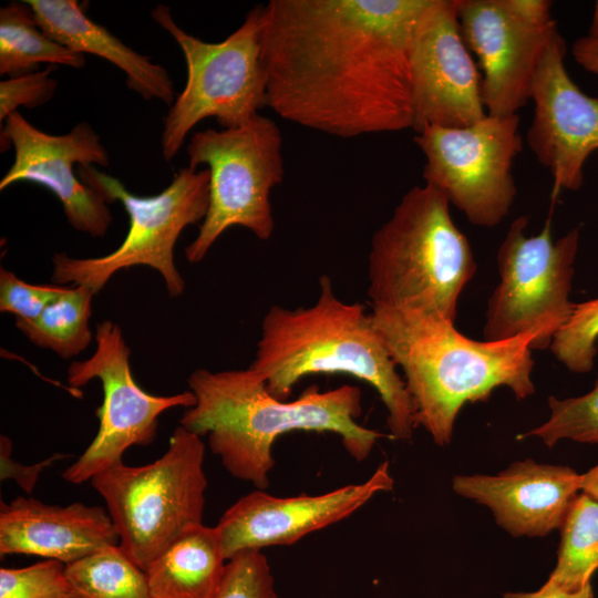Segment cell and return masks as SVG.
<instances>
[{
	"instance_id": "1",
	"label": "cell",
	"mask_w": 598,
	"mask_h": 598,
	"mask_svg": "<svg viewBox=\"0 0 598 598\" xmlns=\"http://www.w3.org/2000/svg\"><path fill=\"white\" fill-rule=\"evenodd\" d=\"M430 0H270L267 106L341 138L412 128L411 48Z\"/></svg>"
},
{
	"instance_id": "2",
	"label": "cell",
	"mask_w": 598,
	"mask_h": 598,
	"mask_svg": "<svg viewBox=\"0 0 598 598\" xmlns=\"http://www.w3.org/2000/svg\"><path fill=\"white\" fill-rule=\"evenodd\" d=\"M187 384L196 403L185 410L179 425L200 437L206 435L225 470L257 489L268 486L275 466L272 447L286 433H336L358 462L370 455L382 436L357 422L362 412L358 386L343 384L322 392L310 385L298 399L282 401L249 368L196 369Z\"/></svg>"
},
{
	"instance_id": "3",
	"label": "cell",
	"mask_w": 598,
	"mask_h": 598,
	"mask_svg": "<svg viewBox=\"0 0 598 598\" xmlns=\"http://www.w3.org/2000/svg\"><path fill=\"white\" fill-rule=\"evenodd\" d=\"M319 289L309 307L268 309L249 369L282 401L310 374L343 373L362 380L385 406L390 436L410 441L415 406L371 313L359 302L342 301L327 275L319 278Z\"/></svg>"
},
{
	"instance_id": "4",
	"label": "cell",
	"mask_w": 598,
	"mask_h": 598,
	"mask_svg": "<svg viewBox=\"0 0 598 598\" xmlns=\"http://www.w3.org/2000/svg\"><path fill=\"white\" fill-rule=\"evenodd\" d=\"M371 318L403 373L415 406L416 426L436 445L451 443L455 419L466 404L508 388L517 400L534 394L532 336L477 341L440 315L372 307Z\"/></svg>"
},
{
	"instance_id": "5",
	"label": "cell",
	"mask_w": 598,
	"mask_h": 598,
	"mask_svg": "<svg viewBox=\"0 0 598 598\" xmlns=\"http://www.w3.org/2000/svg\"><path fill=\"white\" fill-rule=\"evenodd\" d=\"M446 196L425 184L409 189L373 234L368 256L372 307L420 310L454 321L477 265Z\"/></svg>"
},
{
	"instance_id": "6",
	"label": "cell",
	"mask_w": 598,
	"mask_h": 598,
	"mask_svg": "<svg viewBox=\"0 0 598 598\" xmlns=\"http://www.w3.org/2000/svg\"><path fill=\"white\" fill-rule=\"evenodd\" d=\"M202 437L178 425L152 463L120 462L92 477L120 546L143 570L188 528L203 523L207 478Z\"/></svg>"
},
{
	"instance_id": "7",
	"label": "cell",
	"mask_w": 598,
	"mask_h": 598,
	"mask_svg": "<svg viewBox=\"0 0 598 598\" xmlns=\"http://www.w3.org/2000/svg\"><path fill=\"white\" fill-rule=\"evenodd\" d=\"M76 174L109 204L117 200L123 205L128 216V231L120 246L104 256L73 258L55 254L53 282L86 286L97 293L117 271L147 266L159 272L171 297L183 295L185 280L176 268L174 248L182 231L202 223L206 216L208 169L182 168L166 188L153 196L131 193L117 178L93 165H79Z\"/></svg>"
},
{
	"instance_id": "8",
	"label": "cell",
	"mask_w": 598,
	"mask_h": 598,
	"mask_svg": "<svg viewBox=\"0 0 598 598\" xmlns=\"http://www.w3.org/2000/svg\"><path fill=\"white\" fill-rule=\"evenodd\" d=\"M152 18L167 31L184 54L187 79L163 118V157L169 162L187 134L207 117L223 128L241 126L267 106V74L261 59L262 6L220 42H205L174 21L169 7L156 6Z\"/></svg>"
},
{
	"instance_id": "9",
	"label": "cell",
	"mask_w": 598,
	"mask_h": 598,
	"mask_svg": "<svg viewBox=\"0 0 598 598\" xmlns=\"http://www.w3.org/2000/svg\"><path fill=\"white\" fill-rule=\"evenodd\" d=\"M188 168L207 165L209 204L195 239L185 248L200 262L224 231L234 226L261 240L275 229L271 189L283 179L282 135L271 118L257 114L234 128L195 132L187 146Z\"/></svg>"
},
{
	"instance_id": "10",
	"label": "cell",
	"mask_w": 598,
	"mask_h": 598,
	"mask_svg": "<svg viewBox=\"0 0 598 598\" xmlns=\"http://www.w3.org/2000/svg\"><path fill=\"white\" fill-rule=\"evenodd\" d=\"M528 218L514 219L497 251L499 282L485 313V341L534 338L530 349L545 350L570 317L574 265L580 234L573 228L553 240L550 220L540 233L526 235Z\"/></svg>"
},
{
	"instance_id": "11",
	"label": "cell",
	"mask_w": 598,
	"mask_h": 598,
	"mask_svg": "<svg viewBox=\"0 0 598 598\" xmlns=\"http://www.w3.org/2000/svg\"><path fill=\"white\" fill-rule=\"evenodd\" d=\"M518 114L486 115L457 128L432 126L414 142L425 157L423 179L478 227H495L516 197L512 173L523 148Z\"/></svg>"
},
{
	"instance_id": "12",
	"label": "cell",
	"mask_w": 598,
	"mask_h": 598,
	"mask_svg": "<svg viewBox=\"0 0 598 598\" xmlns=\"http://www.w3.org/2000/svg\"><path fill=\"white\" fill-rule=\"evenodd\" d=\"M94 339L93 354L83 361H73L66 372L73 388L99 379L103 390V402L96 413L100 420L97 433L62 473L63 480L76 485L123 462L128 447L151 444L163 412L177 406L188 409L196 403L190 390L174 395H154L143 390L133 377L131 350L122 329L113 321L99 322Z\"/></svg>"
},
{
	"instance_id": "13",
	"label": "cell",
	"mask_w": 598,
	"mask_h": 598,
	"mask_svg": "<svg viewBox=\"0 0 598 598\" xmlns=\"http://www.w3.org/2000/svg\"><path fill=\"white\" fill-rule=\"evenodd\" d=\"M548 0H457L463 39L483 70L482 97L493 116L532 100L543 56L558 32Z\"/></svg>"
},
{
	"instance_id": "14",
	"label": "cell",
	"mask_w": 598,
	"mask_h": 598,
	"mask_svg": "<svg viewBox=\"0 0 598 598\" xmlns=\"http://www.w3.org/2000/svg\"><path fill=\"white\" fill-rule=\"evenodd\" d=\"M412 128H457L487 113L482 75L466 45L457 0H430L415 28L411 48Z\"/></svg>"
},
{
	"instance_id": "15",
	"label": "cell",
	"mask_w": 598,
	"mask_h": 598,
	"mask_svg": "<svg viewBox=\"0 0 598 598\" xmlns=\"http://www.w3.org/2000/svg\"><path fill=\"white\" fill-rule=\"evenodd\" d=\"M1 150L12 145V165L0 181V190L29 182L52 192L70 225L92 237H102L112 224L109 203L78 176L75 165L107 166L109 154L93 127L82 121L68 134L52 135L29 123L18 111L1 126Z\"/></svg>"
},
{
	"instance_id": "16",
	"label": "cell",
	"mask_w": 598,
	"mask_h": 598,
	"mask_svg": "<svg viewBox=\"0 0 598 598\" xmlns=\"http://www.w3.org/2000/svg\"><path fill=\"white\" fill-rule=\"evenodd\" d=\"M566 51L558 31L534 80V117L526 133L529 150L553 176L554 197L561 189L581 188L587 158L598 150V97L582 92L570 79Z\"/></svg>"
},
{
	"instance_id": "17",
	"label": "cell",
	"mask_w": 598,
	"mask_h": 598,
	"mask_svg": "<svg viewBox=\"0 0 598 598\" xmlns=\"http://www.w3.org/2000/svg\"><path fill=\"white\" fill-rule=\"evenodd\" d=\"M389 463L364 482L320 495L277 497L250 492L229 506L215 526L226 560L244 550L291 545L303 536L350 516L374 495L393 488Z\"/></svg>"
},
{
	"instance_id": "18",
	"label": "cell",
	"mask_w": 598,
	"mask_h": 598,
	"mask_svg": "<svg viewBox=\"0 0 598 598\" xmlns=\"http://www.w3.org/2000/svg\"><path fill=\"white\" fill-rule=\"evenodd\" d=\"M460 496L488 507L496 523L512 536H546L559 528L576 496L581 474L563 465L517 461L496 475H457Z\"/></svg>"
},
{
	"instance_id": "19",
	"label": "cell",
	"mask_w": 598,
	"mask_h": 598,
	"mask_svg": "<svg viewBox=\"0 0 598 598\" xmlns=\"http://www.w3.org/2000/svg\"><path fill=\"white\" fill-rule=\"evenodd\" d=\"M110 545H120V538L101 506L51 505L31 496L1 503V556L34 555L68 565Z\"/></svg>"
},
{
	"instance_id": "20",
	"label": "cell",
	"mask_w": 598,
	"mask_h": 598,
	"mask_svg": "<svg viewBox=\"0 0 598 598\" xmlns=\"http://www.w3.org/2000/svg\"><path fill=\"white\" fill-rule=\"evenodd\" d=\"M39 27L54 41L81 54H94L121 69L128 89L144 100L171 106L173 81L161 64L135 52L106 28L91 20L76 0H25Z\"/></svg>"
},
{
	"instance_id": "21",
	"label": "cell",
	"mask_w": 598,
	"mask_h": 598,
	"mask_svg": "<svg viewBox=\"0 0 598 598\" xmlns=\"http://www.w3.org/2000/svg\"><path fill=\"white\" fill-rule=\"evenodd\" d=\"M226 563L217 528L195 525L145 569L151 598H215Z\"/></svg>"
},
{
	"instance_id": "22",
	"label": "cell",
	"mask_w": 598,
	"mask_h": 598,
	"mask_svg": "<svg viewBox=\"0 0 598 598\" xmlns=\"http://www.w3.org/2000/svg\"><path fill=\"white\" fill-rule=\"evenodd\" d=\"M42 63L81 69L83 54L51 39L38 24L25 1L0 8V75L8 79L38 71Z\"/></svg>"
},
{
	"instance_id": "23",
	"label": "cell",
	"mask_w": 598,
	"mask_h": 598,
	"mask_svg": "<svg viewBox=\"0 0 598 598\" xmlns=\"http://www.w3.org/2000/svg\"><path fill=\"white\" fill-rule=\"evenodd\" d=\"M96 293L86 286L73 285L32 320L14 318L17 328L37 347L71 359L92 341V301Z\"/></svg>"
},
{
	"instance_id": "24",
	"label": "cell",
	"mask_w": 598,
	"mask_h": 598,
	"mask_svg": "<svg viewBox=\"0 0 598 598\" xmlns=\"http://www.w3.org/2000/svg\"><path fill=\"white\" fill-rule=\"evenodd\" d=\"M559 529L557 561L545 584L577 591L591 584L598 569V501L580 492Z\"/></svg>"
},
{
	"instance_id": "25",
	"label": "cell",
	"mask_w": 598,
	"mask_h": 598,
	"mask_svg": "<svg viewBox=\"0 0 598 598\" xmlns=\"http://www.w3.org/2000/svg\"><path fill=\"white\" fill-rule=\"evenodd\" d=\"M65 571L79 598H151L145 570L120 545L70 563Z\"/></svg>"
},
{
	"instance_id": "26",
	"label": "cell",
	"mask_w": 598,
	"mask_h": 598,
	"mask_svg": "<svg viewBox=\"0 0 598 598\" xmlns=\"http://www.w3.org/2000/svg\"><path fill=\"white\" fill-rule=\"evenodd\" d=\"M549 419L519 435L539 437L551 447L561 440L598 444V374L592 389L578 396L548 398Z\"/></svg>"
},
{
	"instance_id": "27",
	"label": "cell",
	"mask_w": 598,
	"mask_h": 598,
	"mask_svg": "<svg viewBox=\"0 0 598 598\" xmlns=\"http://www.w3.org/2000/svg\"><path fill=\"white\" fill-rule=\"evenodd\" d=\"M598 342V298L575 303L574 310L557 331L550 351L575 373H587L595 364Z\"/></svg>"
},
{
	"instance_id": "28",
	"label": "cell",
	"mask_w": 598,
	"mask_h": 598,
	"mask_svg": "<svg viewBox=\"0 0 598 598\" xmlns=\"http://www.w3.org/2000/svg\"><path fill=\"white\" fill-rule=\"evenodd\" d=\"M65 564L44 559L20 568L0 569V598H79Z\"/></svg>"
},
{
	"instance_id": "29",
	"label": "cell",
	"mask_w": 598,
	"mask_h": 598,
	"mask_svg": "<svg viewBox=\"0 0 598 598\" xmlns=\"http://www.w3.org/2000/svg\"><path fill=\"white\" fill-rule=\"evenodd\" d=\"M215 598H278L271 567L261 550H244L227 560Z\"/></svg>"
},
{
	"instance_id": "30",
	"label": "cell",
	"mask_w": 598,
	"mask_h": 598,
	"mask_svg": "<svg viewBox=\"0 0 598 598\" xmlns=\"http://www.w3.org/2000/svg\"><path fill=\"white\" fill-rule=\"evenodd\" d=\"M68 287L59 285H32L23 281L12 271L0 269V310L12 313L16 318L32 320Z\"/></svg>"
},
{
	"instance_id": "31",
	"label": "cell",
	"mask_w": 598,
	"mask_h": 598,
	"mask_svg": "<svg viewBox=\"0 0 598 598\" xmlns=\"http://www.w3.org/2000/svg\"><path fill=\"white\" fill-rule=\"evenodd\" d=\"M54 70L49 65L43 70L10 78L0 82V123L19 106L33 109L48 103L58 86L55 79L50 74Z\"/></svg>"
},
{
	"instance_id": "32",
	"label": "cell",
	"mask_w": 598,
	"mask_h": 598,
	"mask_svg": "<svg viewBox=\"0 0 598 598\" xmlns=\"http://www.w3.org/2000/svg\"><path fill=\"white\" fill-rule=\"evenodd\" d=\"M12 441L6 436H0V478L1 481L13 480L18 486L30 495L42 472L51 467L55 462L68 458L71 455L65 453H53L51 456L34 463L24 465L12 458Z\"/></svg>"
},
{
	"instance_id": "33",
	"label": "cell",
	"mask_w": 598,
	"mask_h": 598,
	"mask_svg": "<svg viewBox=\"0 0 598 598\" xmlns=\"http://www.w3.org/2000/svg\"><path fill=\"white\" fill-rule=\"evenodd\" d=\"M571 54L585 70L598 75V35L587 34L575 40Z\"/></svg>"
},
{
	"instance_id": "34",
	"label": "cell",
	"mask_w": 598,
	"mask_h": 598,
	"mask_svg": "<svg viewBox=\"0 0 598 598\" xmlns=\"http://www.w3.org/2000/svg\"><path fill=\"white\" fill-rule=\"evenodd\" d=\"M503 598H595L592 585L577 591H565L563 589L544 584L536 591L505 592Z\"/></svg>"
},
{
	"instance_id": "35",
	"label": "cell",
	"mask_w": 598,
	"mask_h": 598,
	"mask_svg": "<svg viewBox=\"0 0 598 598\" xmlns=\"http://www.w3.org/2000/svg\"><path fill=\"white\" fill-rule=\"evenodd\" d=\"M581 492L598 501V464L581 474Z\"/></svg>"
},
{
	"instance_id": "36",
	"label": "cell",
	"mask_w": 598,
	"mask_h": 598,
	"mask_svg": "<svg viewBox=\"0 0 598 598\" xmlns=\"http://www.w3.org/2000/svg\"><path fill=\"white\" fill-rule=\"evenodd\" d=\"M590 35H598V1L595 3L591 24L588 31Z\"/></svg>"
}]
</instances>
